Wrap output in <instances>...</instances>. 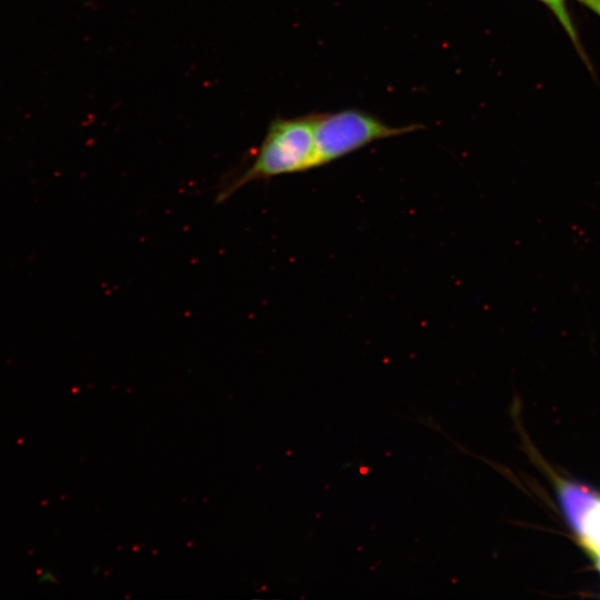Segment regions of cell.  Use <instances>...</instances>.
Returning a JSON list of instances; mask_svg holds the SVG:
<instances>
[{
	"instance_id": "52a82bcc",
	"label": "cell",
	"mask_w": 600,
	"mask_h": 600,
	"mask_svg": "<svg viewBox=\"0 0 600 600\" xmlns=\"http://www.w3.org/2000/svg\"><path fill=\"white\" fill-rule=\"evenodd\" d=\"M596 563H597V566H598V568L600 570V559L596 560Z\"/></svg>"
},
{
	"instance_id": "5b68a950",
	"label": "cell",
	"mask_w": 600,
	"mask_h": 600,
	"mask_svg": "<svg viewBox=\"0 0 600 600\" xmlns=\"http://www.w3.org/2000/svg\"><path fill=\"white\" fill-rule=\"evenodd\" d=\"M543 4H546L550 11L554 14L558 22L561 24L570 40L572 41L573 46L576 47L577 51L580 53L582 59L587 61V56L584 54V51L582 49L580 38L578 34V31L574 27V23L571 19L567 0H539Z\"/></svg>"
},
{
	"instance_id": "7a4b0ae2",
	"label": "cell",
	"mask_w": 600,
	"mask_h": 600,
	"mask_svg": "<svg viewBox=\"0 0 600 600\" xmlns=\"http://www.w3.org/2000/svg\"><path fill=\"white\" fill-rule=\"evenodd\" d=\"M421 126H390L371 113L346 109L313 114L314 168L331 163L377 140L412 132Z\"/></svg>"
},
{
	"instance_id": "6da1fadb",
	"label": "cell",
	"mask_w": 600,
	"mask_h": 600,
	"mask_svg": "<svg viewBox=\"0 0 600 600\" xmlns=\"http://www.w3.org/2000/svg\"><path fill=\"white\" fill-rule=\"evenodd\" d=\"M314 156L313 114L276 118L250 161L221 183L217 201H226L240 188L257 180L314 169Z\"/></svg>"
},
{
	"instance_id": "3957f363",
	"label": "cell",
	"mask_w": 600,
	"mask_h": 600,
	"mask_svg": "<svg viewBox=\"0 0 600 600\" xmlns=\"http://www.w3.org/2000/svg\"><path fill=\"white\" fill-rule=\"evenodd\" d=\"M556 488L567 522L579 539L587 517L600 503V496L590 487L558 477Z\"/></svg>"
},
{
	"instance_id": "8992f818",
	"label": "cell",
	"mask_w": 600,
	"mask_h": 600,
	"mask_svg": "<svg viewBox=\"0 0 600 600\" xmlns=\"http://www.w3.org/2000/svg\"><path fill=\"white\" fill-rule=\"evenodd\" d=\"M582 6L588 8L590 11H592L594 14L600 17V0H577Z\"/></svg>"
},
{
	"instance_id": "277c9868",
	"label": "cell",
	"mask_w": 600,
	"mask_h": 600,
	"mask_svg": "<svg viewBox=\"0 0 600 600\" xmlns=\"http://www.w3.org/2000/svg\"><path fill=\"white\" fill-rule=\"evenodd\" d=\"M578 540L594 561L600 559V503L587 517Z\"/></svg>"
}]
</instances>
